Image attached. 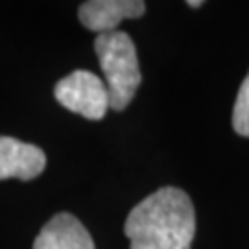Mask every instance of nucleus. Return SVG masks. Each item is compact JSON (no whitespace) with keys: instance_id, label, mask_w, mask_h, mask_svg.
Masks as SVG:
<instances>
[{"instance_id":"423d86ee","label":"nucleus","mask_w":249,"mask_h":249,"mask_svg":"<svg viewBox=\"0 0 249 249\" xmlns=\"http://www.w3.org/2000/svg\"><path fill=\"white\" fill-rule=\"evenodd\" d=\"M34 249H94V242L76 216L59 213L37 234Z\"/></svg>"},{"instance_id":"20e7f679","label":"nucleus","mask_w":249,"mask_h":249,"mask_svg":"<svg viewBox=\"0 0 249 249\" xmlns=\"http://www.w3.org/2000/svg\"><path fill=\"white\" fill-rule=\"evenodd\" d=\"M144 11L146 4L142 0H89L80 6L78 17L83 26L102 36L116 32L122 20L141 17Z\"/></svg>"},{"instance_id":"6e6552de","label":"nucleus","mask_w":249,"mask_h":249,"mask_svg":"<svg viewBox=\"0 0 249 249\" xmlns=\"http://www.w3.org/2000/svg\"><path fill=\"white\" fill-rule=\"evenodd\" d=\"M187 6H190V8H199V6H203V2L201 0H188Z\"/></svg>"},{"instance_id":"7ed1b4c3","label":"nucleus","mask_w":249,"mask_h":249,"mask_svg":"<svg viewBox=\"0 0 249 249\" xmlns=\"http://www.w3.org/2000/svg\"><path fill=\"white\" fill-rule=\"evenodd\" d=\"M53 96L65 109L89 120H102L109 111L106 81L89 71H74L57 81Z\"/></svg>"},{"instance_id":"f03ea898","label":"nucleus","mask_w":249,"mask_h":249,"mask_svg":"<svg viewBox=\"0 0 249 249\" xmlns=\"http://www.w3.org/2000/svg\"><path fill=\"white\" fill-rule=\"evenodd\" d=\"M94 50L106 76L109 109L124 111L142 81L135 43L124 32H109L96 37Z\"/></svg>"},{"instance_id":"f257e3e1","label":"nucleus","mask_w":249,"mask_h":249,"mask_svg":"<svg viewBox=\"0 0 249 249\" xmlns=\"http://www.w3.org/2000/svg\"><path fill=\"white\" fill-rule=\"evenodd\" d=\"M124 232L129 249H190L196 234L194 205L185 190L162 187L129 213Z\"/></svg>"},{"instance_id":"0eeeda50","label":"nucleus","mask_w":249,"mask_h":249,"mask_svg":"<svg viewBox=\"0 0 249 249\" xmlns=\"http://www.w3.org/2000/svg\"><path fill=\"white\" fill-rule=\"evenodd\" d=\"M232 127L242 137H249V72L236 94V102L232 109Z\"/></svg>"},{"instance_id":"39448f33","label":"nucleus","mask_w":249,"mask_h":249,"mask_svg":"<svg viewBox=\"0 0 249 249\" xmlns=\"http://www.w3.org/2000/svg\"><path fill=\"white\" fill-rule=\"evenodd\" d=\"M46 166V155L41 148L13 137H0V179H36Z\"/></svg>"}]
</instances>
